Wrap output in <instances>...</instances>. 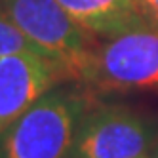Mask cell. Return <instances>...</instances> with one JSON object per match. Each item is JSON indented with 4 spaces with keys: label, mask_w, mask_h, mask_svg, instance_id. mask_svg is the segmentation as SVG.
<instances>
[{
    "label": "cell",
    "mask_w": 158,
    "mask_h": 158,
    "mask_svg": "<svg viewBox=\"0 0 158 158\" xmlns=\"http://www.w3.org/2000/svg\"><path fill=\"white\" fill-rule=\"evenodd\" d=\"M69 82L53 61L35 52L0 57V133L55 86Z\"/></svg>",
    "instance_id": "5b68a950"
},
{
    "label": "cell",
    "mask_w": 158,
    "mask_h": 158,
    "mask_svg": "<svg viewBox=\"0 0 158 158\" xmlns=\"http://www.w3.org/2000/svg\"><path fill=\"white\" fill-rule=\"evenodd\" d=\"M137 158H152V154H145V156H137Z\"/></svg>",
    "instance_id": "30bf717a"
},
{
    "label": "cell",
    "mask_w": 158,
    "mask_h": 158,
    "mask_svg": "<svg viewBox=\"0 0 158 158\" xmlns=\"http://www.w3.org/2000/svg\"><path fill=\"white\" fill-rule=\"evenodd\" d=\"M94 92L65 82L44 94L0 133V158H67Z\"/></svg>",
    "instance_id": "6da1fadb"
},
{
    "label": "cell",
    "mask_w": 158,
    "mask_h": 158,
    "mask_svg": "<svg viewBox=\"0 0 158 158\" xmlns=\"http://www.w3.org/2000/svg\"><path fill=\"white\" fill-rule=\"evenodd\" d=\"M0 8L67 80L80 82L97 36L76 23L57 0H0Z\"/></svg>",
    "instance_id": "3957f363"
},
{
    "label": "cell",
    "mask_w": 158,
    "mask_h": 158,
    "mask_svg": "<svg viewBox=\"0 0 158 158\" xmlns=\"http://www.w3.org/2000/svg\"><path fill=\"white\" fill-rule=\"evenodd\" d=\"M25 52L40 53L35 48V44L17 29V25L0 8V57L14 55V53H25Z\"/></svg>",
    "instance_id": "52a82bcc"
},
{
    "label": "cell",
    "mask_w": 158,
    "mask_h": 158,
    "mask_svg": "<svg viewBox=\"0 0 158 158\" xmlns=\"http://www.w3.org/2000/svg\"><path fill=\"white\" fill-rule=\"evenodd\" d=\"M158 120L124 103L94 99L76 126L67 158H137L151 154Z\"/></svg>",
    "instance_id": "277c9868"
},
{
    "label": "cell",
    "mask_w": 158,
    "mask_h": 158,
    "mask_svg": "<svg viewBox=\"0 0 158 158\" xmlns=\"http://www.w3.org/2000/svg\"><path fill=\"white\" fill-rule=\"evenodd\" d=\"M152 158H158V139H156V145H154V149H152Z\"/></svg>",
    "instance_id": "9c48e42d"
},
{
    "label": "cell",
    "mask_w": 158,
    "mask_h": 158,
    "mask_svg": "<svg viewBox=\"0 0 158 158\" xmlns=\"http://www.w3.org/2000/svg\"><path fill=\"white\" fill-rule=\"evenodd\" d=\"M141 6L145 14L149 15L154 23H158V0H141Z\"/></svg>",
    "instance_id": "ba28073f"
},
{
    "label": "cell",
    "mask_w": 158,
    "mask_h": 158,
    "mask_svg": "<svg viewBox=\"0 0 158 158\" xmlns=\"http://www.w3.org/2000/svg\"><path fill=\"white\" fill-rule=\"evenodd\" d=\"M78 84L94 94L158 89V23L147 17L112 36L99 38Z\"/></svg>",
    "instance_id": "7a4b0ae2"
},
{
    "label": "cell",
    "mask_w": 158,
    "mask_h": 158,
    "mask_svg": "<svg viewBox=\"0 0 158 158\" xmlns=\"http://www.w3.org/2000/svg\"><path fill=\"white\" fill-rule=\"evenodd\" d=\"M69 15L97 38H107L147 19L141 0H57Z\"/></svg>",
    "instance_id": "8992f818"
}]
</instances>
